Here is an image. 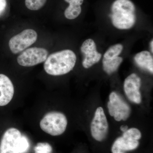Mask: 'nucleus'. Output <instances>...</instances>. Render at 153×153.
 I'll return each instance as SVG.
<instances>
[{
	"instance_id": "1",
	"label": "nucleus",
	"mask_w": 153,
	"mask_h": 153,
	"mask_svg": "<svg viewBox=\"0 0 153 153\" xmlns=\"http://www.w3.org/2000/svg\"><path fill=\"white\" fill-rule=\"evenodd\" d=\"M76 60V55L72 50H62L47 57L44 61V69L47 74L52 76L64 75L73 69Z\"/></svg>"
},
{
	"instance_id": "2",
	"label": "nucleus",
	"mask_w": 153,
	"mask_h": 153,
	"mask_svg": "<svg viewBox=\"0 0 153 153\" xmlns=\"http://www.w3.org/2000/svg\"><path fill=\"white\" fill-rule=\"evenodd\" d=\"M111 10L110 17L116 28L127 30L133 27L136 22L135 8L130 0H116Z\"/></svg>"
},
{
	"instance_id": "3",
	"label": "nucleus",
	"mask_w": 153,
	"mask_h": 153,
	"mask_svg": "<svg viewBox=\"0 0 153 153\" xmlns=\"http://www.w3.org/2000/svg\"><path fill=\"white\" fill-rule=\"evenodd\" d=\"M68 124L67 118L62 113L51 111L44 115L40 121L41 129L50 135L57 136L66 131Z\"/></svg>"
},
{
	"instance_id": "4",
	"label": "nucleus",
	"mask_w": 153,
	"mask_h": 153,
	"mask_svg": "<svg viewBox=\"0 0 153 153\" xmlns=\"http://www.w3.org/2000/svg\"><path fill=\"white\" fill-rule=\"evenodd\" d=\"M38 34L33 29H27L12 37L9 42L11 52L17 54L25 51L37 41Z\"/></svg>"
},
{
	"instance_id": "5",
	"label": "nucleus",
	"mask_w": 153,
	"mask_h": 153,
	"mask_svg": "<svg viewBox=\"0 0 153 153\" xmlns=\"http://www.w3.org/2000/svg\"><path fill=\"white\" fill-rule=\"evenodd\" d=\"M47 49L39 47H32L23 51L17 57V62L20 66L32 67L44 62L48 57Z\"/></svg>"
},
{
	"instance_id": "6",
	"label": "nucleus",
	"mask_w": 153,
	"mask_h": 153,
	"mask_svg": "<svg viewBox=\"0 0 153 153\" xmlns=\"http://www.w3.org/2000/svg\"><path fill=\"white\" fill-rule=\"evenodd\" d=\"M108 108L110 115L117 121L126 120L131 112L128 105L114 92H111L110 94Z\"/></svg>"
},
{
	"instance_id": "7",
	"label": "nucleus",
	"mask_w": 153,
	"mask_h": 153,
	"mask_svg": "<svg viewBox=\"0 0 153 153\" xmlns=\"http://www.w3.org/2000/svg\"><path fill=\"white\" fill-rule=\"evenodd\" d=\"M108 125L103 108H97L91 124V131L94 138L98 141L103 140L108 132Z\"/></svg>"
},
{
	"instance_id": "8",
	"label": "nucleus",
	"mask_w": 153,
	"mask_h": 153,
	"mask_svg": "<svg viewBox=\"0 0 153 153\" xmlns=\"http://www.w3.org/2000/svg\"><path fill=\"white\" fill-rule=\"evenodd\" d=\"M22 136L18 129L14 127L7 129L0 141V153H19V141Z\"/></svg>"
},
{
	"instance_id": "9",
	"label": "nucleus",
	"mask_w": 153,
	"mask_h": 153,
	"mask_svg": "<svg viewBox=\"0 0 153 153\" xmlns=\"http://www.w3.org/2000/svg\"><path fill=\"white\" fill-rule=\"evenodd\" d=\"M141 85L140 78L135 73L129 75L124 83V90L126 96L131 101L140 104L142 101L140 88Z\"/></svg>"
},
{
	"instance_id": "10",
	"label": "nucleus",
	"mask_w": 153,
	"mask_h": 153,
	"mask_svg": "<svg viewBox=\"0 0 153 153\" xmlns=\"http://www.w3.org/2000/svg\"><path fill=\"white\" fill-rule=\"evenodd\" d=\"M80 50L84 56L82 62V66L84 68H90L95 63H98L101 59V54L97 52L96 45L92 39L85 40L82 44Z\"/></svg>"
},
{
	"instance_id": "11",
	"label": "nucleus",
	"mask_w": 153,
	"mask_h": 153,
	"mask_svg": "<svg viewBox=\"0 0 153 153\" xmlns=\"http://www.w3.org/2000/svg\"><path fill=\"white\" fill-rule=\"evenodd\" d=\"M14 87L10 79L4 74H0V106H5L13 99Z\"/></svg>"
},
{
	"instance_id": "12",
	"label": "nucleus",
	"mask_w": 153,
	"mask_h": 153,
	"mask_svg": "<svg viewBox=\"0 0 153 153\" xmlns=\"http://www.w3.org/2000/svg\"><path fill=\"white\" fill-rule=\"evenodd\" d=\"M139 145L138 141L128 139L120 137L115 141L113 145L112 153H124V152L135 149Z\"/></svg>"
},
{
	"instance_id": "13",
	"label": "nucleus",
	"mask_w": 153,
	"mask_h": 153,
	"mask_svg": "<svg viewBox=\"0 0 153 153\" xmlns=\"http://www.w3.org/2000/svg\"><path fill=\"white\" fill-rule=\"evenodd\" d=\"M134 59L140 67L153 74V58L149 52L147 51L140 52L135 56Z\"/></svg>"
},
{
	"instance_id": "14",
	"label": "nucleus",
	"mask_w": 153,
	"mask_h": 153,
	"mask_svg": "<svg viewBox=\"0 0 153 153\" xmlns=\"http://www.w3.org/2000/svg\"><path fill=\"white\" fill-rule=\"evenodd\" d=\"M69 5L65 10L64 15L66 19L73 20L77 18L81 13V6L84 0H64Z\"/></svg>"
},
{
	"instance_id": "15",
	"label": "nucleus",
	"mask_w": 153,
	"mask_h": 153,
	"mask_svg": "<svg viewBox=\"0 0 153 153\" xmlns=\"http://www.w3.org/2000/svg\"><path fill=\"white\" fill-rule=\"evenodd\" d=\"M123 61L122 57H117L112 59H105L102 60V65L104 71L108 74H112L118 68Z\"/></svg>"
},
{
	"instance_id": "16",
	"label": "nucleus",
	"mask_w": 153,
	"mask_h": 153,
	"mask_svg": "<svg viewBox=\"0 0 153 153\" xmlns=\"http://www.w3.org/2000/svg\"><path fill=\"white\" fill-rule=\"evenodd\" d=\"M123 49V46L120 44H115L110 47L105 53L103 58L112 59L120 55Z\"/></svg>"
},
{
	"instance_id": "17",
	"label": "nucleus",
	"mask_w": 153,
	"mask_h": 153,
	"mask_svg": "<svg viewBox=\"0 0 153 153\" xmlns=\"http://www.w3.org/2000/svg\"><path fill=\"white\" fill-rule=\"evenodd\" d=\"M47 0H25V4L27 7L31 10L36 11L43 7Z\"/></svg>"
},
{
	"instance_id": "18",
	"label": "nucleus",
	"mask_w": 153,
	"mask_h": 153,
	"mask_svg": "<svg viewBox=\"0 0 153 153\" xmlns=\"http://www.w3.org/2000/svg\"><path fill=\"white\" fill-rule=\"evenodd\" d=\"M142 134L139 130L136 128L128 129L123 132V137L128 139L138 140L141 137Z\"/></svg>"
},
{
	"instance_id": "19",
	"label": "nucleus",
	"mask_w": 153,
	"mask_h": 153,
	"mask_svg": "<svg viewBox=\"0 0 153 153\" xmlns=\"http://www.w3.org/2000/svg\"><path fill=\"white\" fill-rule=\"evenodd\" d=\"M35 153H52V148L49 143H39L34 148Z\"/></svg>"
},
{
	"instance_id": "20",
	"label": "nucleus",
	"mask_w": 153,
	"mask_h": 153,
	"mask_svg": "<svg viewBox=\"0 0 153 153\" xmlns=\"http://www.w3.org/2000/svg\"><path fill=\"white\" fill-rule=\"evenodd\" d=\"M29 147H30V144L27 139L25 136H22L19 141V153H25L28 150Z\"/></svg>"
},
{
	"instance_id": "21",
	"label": "nucleus",
	"mask_w": 153,
	"mask_h": 153,
	"mask_svg": "<svg viewBox=\"0 0 153 153\" xmlns=\"http://www.w3.org/2000/svg\"><path fill=\"white\" fill-rule=\"evenodd\" d=\"M6 5V0H0V14L4 11Z\"/></svg>"
},
{
	"instance_id": "22",
	"label": "nucleus",
	"mask_w": 153,
	"mask_h": 153,
	"mask_svg": "<svg viewBox=\"0 0 153 153\" xmlns=\"http://www.w3.org/2000/svg\"><path fill=\"white\" fill-rule=\"evenodd\" d=\"M128 129V127L127 126H121L120 130L123 132L126 131Z\"/></svg>"
},
{
	"instance_id": "23",
	"label": "nucleus",
	"mask_w": 153,
	"mask_h": 153,
	"mask_svg": "<svg viewBox=\"0 0 153 153\" xmlns=\"http://www.w3.org/2000/svg\"><path fill=\"white\" fill-rule=\"evenodd\" d=\"M151 51H152V53L153 52V41L152 40V41L151 42Z\"/></svg>"
}]
</instances>
